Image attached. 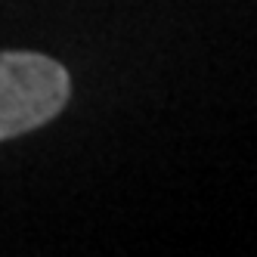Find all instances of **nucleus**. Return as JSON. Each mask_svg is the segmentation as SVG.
Here are the masks:
<instances>
[{
  "label": "nucleus",
  "mask_w": 257,
  "mask_h": 257,
  "mask_svg": "<svg viewBox=\"0 0 257 257\" xmlns=\"http://www.w3.org/2000/svg\"><path fill=\"white\" fill-rule=\"evenodd\" d=\"M68 71L31 50H0V140L53 121L68 102Z\"/></svg>",
  "instance_id": "1"
}]
</instances>
